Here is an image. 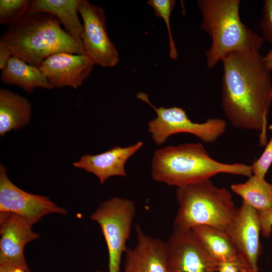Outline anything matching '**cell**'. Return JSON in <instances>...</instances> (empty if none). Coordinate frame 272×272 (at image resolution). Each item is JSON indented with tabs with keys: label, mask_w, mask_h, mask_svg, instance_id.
Returning a JSON list of instances; mask_svg holds the SVG:
<instances>
[{
	"label": "cell",
	"mask_w": 272,
	"mask_h": 272,
	"mask_svg": "<svg viewBox=\"0 0 272 272\" xmlns=\"http://www.w3.org/2000/svg\"><path fill=\"white\" fill-rule=\"evenodd\" d=\"M94 65L86 54L62 52L45 59L39 69L53 88L78 89L89 77Z\"/></svg>",
	"instance_id": "obj_13"
},
{
	"label": "cell",
	"mask_w": 272,
	"mask_h": 272,
	"mask_svg": "<svg viewBox=\"0 0 272 272\" xmlns=\"http://www.w3.org/2000/svg\"><path fill=\"white\" fill-rule=\"evenodd\" d=\"M222 62L221 103L226 117L236 128L260 131L259 145H266L272 71L259 51L232 52Z\"/></svg>",
	"instance_id": "obj_1"
},
{
	"label": "cell",
	"mask_w": 272,
	"mask_h": 272,
	"mask_svg": "<svg viewBox=\"0 0 272 272\" xmlns=\"http://www.w3.org/2000/svg\"><path fill=\"white\" fill-rule=\"evenodd\" d=\"M169 272H216L212 258L192 229L174 228L165 242Z\"/></svg>",
	"instance_id": "obj_9"
},
{
	"label": "cell",
	"mask_w": 272,
	"mask_h": 272,
	"mask_svg": "<svg viewBox=\"0 0 272 272\" xmlns=\"http://www.w3.org/2000/svg\"><path fill=\"white\" fill-rule=\"evenodd\" d=\"M271 164L272 135L261 155L250 165L252 175L260 178H265V176Z\"/></svg>",
	"instance_id": "obj_23"
},
{
	"label": "cell",
	"mask_w": 272,
	"mask_h": 272,
	"mask_svg": "<svg viewBox=\"0 0 272 272\" xmlns=\"http://www.w3.org/2000/svg\"><path fill=\"white\" fill-rule=\"evenodd\" d=\"M257 213L262 234L264 237L268 238L272 231V205L268 209Z\"/></svg>",
	"instance_id": "obj_25"
},
{
	"label": "cell",
	"mask_w": 272,
	"mask_h": 272,
	"mask_svg": "<svg viewBox=\"0 0 272 272\" xmlns=\"http://www.w3.org/2000/svg\"><path fill=\"white\" fill-rule=\"evenodd\" d=\"M137 97L151 106L157 114L155 118L149 121L148 126L152 139L157 145H162L169 137L178 133H190L206 143H211L217 141L226 130L227 123L223 119L212 118L203 123L193 122L181 107L157 108L151 103L146 93L139 92Z\"/></svg>",
	"instance_id": "obj_7"
},
{
	"label": "cell",
	"mask_w": 272,
	"mask_h": 272,
	"mask_svg": "<svg viewBox=\"0 0 272 272\" xmlns=\"http://www.w3.org/2000/svg\"><path fill=\"white\" fill-rule=\"evenodd\" d=\"M260 27L262 38L272 45V0L263 2Z\"/></svg>",
	"instance_id": "obj_24"
},
{
	"label": "cell",
	"mask_w": 272,
	"mask_h": 272,
	"mask_svg": "<svg viewBox=\"0 0 272 272\" xmlns=\"http://www.w3.org/2000/svg\"><path fill=\"white\" fill-rule=\"evenodd\" d=\"M30 0H1L0 23L12 25L28 11Z\"/></svg>",
	"instance_id": "obj_21"
},
{
	"label": "cell",
	"mask_w": 272,
	"mask_h": 272,
	"mask_svg": "<svg viewBox=\"0 0 272 272\" xmlns=\"http://www.w3.org/2000/svg\"><path fill=\"white\" fill-rule=\"evenodd\" d=\"M96 272H101V271L98 270H97Z\"/></svg>",
	"instance_id": "obj_30"
},
{
	"label": "cell",
	"mask_w": 272,
	"mask_h": 272,
	"mask_svg": "<svg viewBox=\"0 0 272 272\" xmlns=\"http://www.w3.org/2000/svg\"><path fill=\"white\" fill-rule=\"evenodd\" d=\"M142 141L125 147L116 146L97 155H85L73 163L78 168L95 175L103 184L113 176H126L125 165L134 154L143 146Z\"/></svg>",
	"instance_id": "obj_15"
},
{
	"label": "cell",
	"mask_w": 272,
	"mask_h": 272,
	"mask_svg": "<svg viewBox=\"0 0 272 272\" xmlns=\"http://www.w3.org/2000/svg\"><path fill=\"white\" fill-rule=\"evenodd\" d=\"M0 272H28L20 268L7 265H0Z\"/></svg>",
	"instance_id": "obj_28"
},
{
	"label": "cell",
	"mask_w": 272,
	"mask_h": 272,
	"mask_svg": "<svg viewBox=\"0 0 272 272\" xmlns=\"http://www.w3.org/2000/svg\"><path fill=\"white\" fill-rule=\"evenodd\" d=\"M0 212L15 214L32 224L39 222L45 215H66L67 211L45 196L27 192L9 179L6 168L0 164Z\"/></svg>",
	"instance_id": "obj_11"
},
{
	"label": "cell",
	"mask_w": 272,
	"mask_h": 272,
	"mask_svg": "<svg viewBox=\"0 0 272 272\" xmlns=\"http://www.w3.org/2000/svg\"><path fill=\"white\" fill-rule=\"evenodd\" d=\"M10 49L6 45L0 43V70L3 71L13 56Z\"/></svg>",
	"instance_id": "obj_26"
},
{
	"label": "cell",
	"mask_w": 272,
	"mask_h": 272,
	"mask_svg": "<svg viewBox=\"0 0 272 272\" xmlns=\"http://www.w3.org/2000/svg\"><path fill=\"white\" fill-rule=\"evenodd\" d=\"M0 43L8 46L13 55L39 68L50 55L65 52L84 54V48L65 30L53 15L28 11L1 36Z\"/></svg>",
	"instance_id": "obj_2"
},
{
	"label": "cell",
	"mask_w": 272,
	"mask_h": 272,
	"mask_svg": "<svg viewBox=\"0 0 272 272\" xmlns=\"http://www.w3.org/2000/svg\"><path fill=\"white\" fill-rule=\"evenodd\" d=\"M218 272H241L240 266L234 263H219L218 267Z\"/></svg>",
	"instance_id": "obj_27"
},
{
	"label": "cell",
	"mask_w": 272,
	"mask_h": 272,
	"mask_svg": "<svg viewBox=\"0 0 272 272\" xmlns=\"http://www.w3.org/2000/svg\"><path fill=\"white\" fill-rule=\"evenodd\" d=\"M260 231L257 211L243 201L225 231L236 250L242 272H258Z\"/></svg>",
	"instance_id": "obj_10"
},
{
	"label": "cell",
	"mask_w": 272,
	"mask_h": 272,
	"mask_svg": "<svg viewBox=\"0 0 272 272\" xmlns=\"http://www.w3.org/2000/svg\"><path fill=\"white\" fill-rule=\"evenodd\" d=\"M33 225L12 213L0 212V265L30 272L24 250L29 242L39 238Z\"/></svg>",
	"instance_id": "obj_12"
},
{
	"label": "cell",
	"mask_w": 272,
	"mask_h": 272,
	"mask_svg": "<svg viewBox=\"0 0 272 272\" xmlns=\"http://www.w3.org/2000/svg\"><path fill=\"white\" fill-rule=\"evenodd\" d=\"M2 71V83L16 85L28 93H31L38 88L53 89L39 68L16 56H13Z\"/></svg>",
	"instance_id": "obj_18"
},
{
	"label": "cell",
	"mask_w": 272,
	"mask_h": 272,
	"mask_svg": "<svg viewBox=\"0 0 272 272\" xmlns=\"http://www.w3.org/2000/svg\"><path fill=\"white\" fill-rule=\"evenodd\" d=\"M79 3L80 0H32L28 11L53 15L65 31L84 48L81 39L83 25L78 17Z\"/></svg>",
	"instance_id": "obj_16"
},
{
	"label": "cell",
	"mask_w": 272,
	"mask_h": 272,
	"mask_svg": "<svg viewBox=\"0 0 272 272\" xmlns=\"http://www.w3.org/2000/svg\"><path fill=\"white\" fill-rule=\"evenodd\" d=\"M32 107L28 100L5 88L0 89V135L17 130L30 122Z\"/></svg>",
	"instance_id": "obj_17"
},
{
	"label": "cell",
	"mask_w": 272,
	"mask_h": 272,
	"mask_svg": "<svg viewBox=\"0 0 272 272\" xmlns=\"http://www.w3.org/2000/svg\"><path fill=\"white\" fill-rule=\"evenodd\" d=\"M219 173L249 177L250 165L217 161L200 143L168 146L156 150L151 164L154 180L177 188L198 183Z\"/></svg>",
	"instance_id": "obj_3"
},
{
	"label": "cell",
	"mask_w": 272,
	"mask_h": 272,
	"mask_svg": "<svg viewBox=\"0 0 272 272\" xmlns=\"http://www.w3.org/2000/svg\"><path fill=\"white\" fill-rule=\"evenodd\" d=\"M212 258L218 263H234L241 267L236 250L225 231L209 226H198L192 229Z\"/></svg>",
	"instance_id": "obj_19"
},
{
	"label": "cell",
	"mask_w": 272,
	"mask_h": 272,
	"mask_svg": "<svg viewBox=\"0 0 272 272\" xmlns=\"http://www.w3.org/2000/svg\"><path fill=\"white\" fill-rule=\"evenodd\" d=\"M240 0H198L202 15L200 25L212 39L206 52L207 65L213 68L227 54L259 51L264 41L241 21Z\"/></svg>",
	"instance_id": "obj_4"
},
{
	"label": "cell",
	"mask_w": 272,
	"mask_h": 272,
	"mask_svg": "<svg viewBox=\"0 0 272 272\" xmlns=\"http://www.w3.org/2000/svg\"><path fill=\"white\" fill-rule=\"evenodd\" d=\"M231 188L257 211L266 210L272 205V183L265 178L252 175L245 182L233 184Z\"/></svg>",
	"instance_id": "obj_20"
},
{
	"label": "cell",
	"mask_w": 272,
	"mask_h": 272,
	"mask_svg": "<svg viewBox=\"0 0 272 272\" xmlns=\"http://www.w3.org/2000/svg\"><path fill=\"white\" fill-rule=\"evenodd\" d=\"M176 197L174 228L209 226L225 231L238 210L230 191L217 187L210 179L177 188Z\"/></svg>",
	"instance_id": "obj_5"
},
{
	"label": "cell",
	"mask_w": 272,
	"mask_h": 272,
	"mask_svg": "<svg viewBox=\"0 0 272 272\" xmlns=\"http://www.w3.org/2000/svg\"><path fill=\"white\" fill-rule=\"evenodd\" d=\"M271 183H272V177H271Z\"/></svg>",
	"instance_id": "obj_31"
},
{
	"label": "cell",
	"mask_w": 272,
	"mask_h": 272,
	"mask_svg": "<svg viewBox=\"0 0 272 272\" xmlns=\"http://www.w3.org/2000/svg\"><path fill=\"white\" fill-rule=\"evenodd\" d=\"M135 202L128 198L114 197L101 203L90 216L100 226L109 254L108 272H120L122 254L127 249L135 214Z\"/></svg>",
	"instance_id": "obj_6"
},
{
	"label": "cell",
	"mask_w": 272,
	"mask_h": 272,
	"mask_svg": "<svg viewBox=\"0 0 272 272\" xmlns=\"http://www.w3.org/2000/svg\"><path fill=\"white\" fill-rule=\"evenodd\" d=\"M136 246L125 252L124 272H169L165 242L136 225Z\"/></svg>",
	"instance_id": "obj_14"
},
{
	"label": "cell",
	"mask_w": 272,
	"mask_h": 272,
	"mask_svg": "<svg viewBox=\"0 0 272 272\" xmlns=\"http://www.w3.org/2000/svg\"><path fill=\"white\" fill-rule=\"evenodd\" d=\"M148 4L153 9L155 15L163 19L165 22L168 31L169 44V56L173 59L177 58V50L175 44L170 25V17L175 7L174 0H149Z\"/></svg>",
	"instance_id": "obj_22"
},
{
	"label": "cell",
	"mask_w": 272,
	"mask_h": 272,
	"mask_svg": "<svg viewBox=\"0 0 272 272\" xmlns=\"http://www.w3.org/2000/svg\"><path fill=\"white\" fill-rule=\"evenodd\" d=\"M79 13L83 21L81 35L85 54L94 64L103 67L115 66L119 57L106 30L103 9L86 0H80Z\"/></svg>",
	"instance_id": "obj_8"
},
{
	"label": "cell",
	"mask_w": 272,
	"mask_h": 272,
	"mask_svg": "<svg viewBox=\"0 0 272 272\" xmlns=\"http://www.w3.org/2000/svg\"><path fill=\"white\" fill-rule=\"evenodd\" d=\"M263 60L267 67L272 71V49H270L263 56Z\"/></svg>",
	"instance_id": "obj_29"
}]
</instances>
